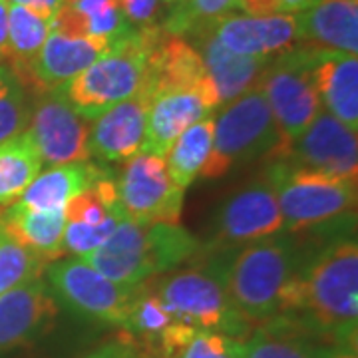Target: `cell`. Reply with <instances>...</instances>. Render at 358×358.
Masks as SVG:
<instances>
[{
  "label": "cell",
  "instance_id": "30bf717a",
  "mask_svg": "<svg viewBox=\"0 0 358 358\" xmlns=\"http://www.w3.org/2000/svg\"><path fill=\"white\" fill-rule=\"evenodd\" d=\"M117 203L124 217L141 227L179 223L185 192L169 179L166 157L140 152L124 164L115 179Z\"/></svg>",
  "mask_w": 358,
  "mask_h": 358
},
{
  "label": "cell",
  "instance_id": "ab89813d",
  "mask_svg": "<svg viewBox=\"0 0 358 358\" xmlns=\"http://www.w3.org/2000/svg\"><path fill=\"white\" fill-rule=\"evenodd\" d=\"M8 0H0V64L6 62L8 48Z\"/></svg>",
  "mask_w": 358,
  "mask_h": 358
},
{
  "label": "cell",
  "instance_id": "f1b7e54d",
  "mask_svg": "<svg viewBox=\"0 0 358 358\" xmlns=\"http://www.w3.org/2000/svg\"><path fill=\"white\" fill-rule=\"evenodd\" d=\"M231 13H237V0H179L169 6L162 28L167 34L187 38Z\"/></svg>",
  "mask_w": 358,
  "mask_h": 358
},
{
  "label": "cell",
  "instance_id": "b9f144b4",
  "mask_svg": "<svg viewBox=\"0 0 358 358\" xmlns=\"http://www.w3.org/2000/svg\"><path fill=\"white\" fill-rule=\"evenodd\" d=\"M176 2H179V0H164V4H167V6H171V4H176Z\"/></svg>",
  "mask_w": 358,
  "mask_h": 358
},
{
  "label": "cell",
  "instance_id": "d4e9b609",
  "mask_svg": "<svg viewBox=\"0 0 358 358\" xmlns=\"http://www.w3.org/2000/svg\"><path fill=\"white\" fill-rule=\"evenodd\" d=\"M52 32V20L42 18L38 14L30 13L22 6L10 4L8 6V48H6V62L16 78L22 82L30 92V68L34 58L38 56L40 48Z\"/></svg>",
  "mask_w": 358,
  "mask_h": 358
},
{
  "label": "cell",
  "instance_id": "7402d4cb",
  "mask_svg": "<svg viewBox=\"0 0 358 358\" xmlns=\"http://www.w3.org/2000/svg\"><path fill=\"white\" fill-rule=\"evenodd\" d=\"M2 223L18 243L46 263L60 259L64 253V209L40 211L14 203L6 207Z\"/></svg>",
  "mask_w": 358,
  "mask_h": 358
},
{
  "label": "cell",
  "instance_id": "f546056e",
  "mask_svg": "<svg viewBox=\"0 0 358 358\" xmlns=\"http://www.w3.org/2000/svg\"><path fill=\"white\" fill-rule=\"evenodd\" d=\"M62 6L82 16L88 28V38L114 44L134 30L120 10L117 0H64Z\"/></svg>",
  "mask_w": 358,
  "mask_h": 358
},
{
  "label": "cell",
  "instance_id": "83f0119b",
  "mask_svg": "<svg viewBox=\"0 0 358 358\" xmlns=\"http://www.w3.org/2000/svg\"><path fill=\"white\" fill-rule=\"evenodd\" d=\"M171 322H173V317L169 315L162 299L155 294L150 285H143L134 299L131 310L122 329H124V334H128L138 345L143 357V350H150L155 355V346Z\"/></svg>",
  "mask_w": 358,
  "mask_h": 358
},
{
  "label": "cell",
  "instance_id": "44dd1931",
  "mask_svg": "<svg viewBox=\"0 0 358 358\" xmlns=\"http://www.w3.org/2000/svg\"><path fill=\"white\" fill-rule=\"evenodd\" d=\"M294 18L301 44L357 56L358 0H319Z\"/></svg>",
  "mask_w": 358,
  "mask_h": 358
},
{
  "label": "cell",
  "instance_id": "d6986e66",
  "mask_svg": "<svg viewBox=\"0 0 358 358\" xmlns=\"http://www.w3.org/2000/svg\"><path fill=\"white\" fill-rule=\"evenodd\" d=\"M112 46L103 40L68 38L52 30L30 68V92L38 96L48 90L62 88Z\"/></svg>",
  "mask_w": 358,
  "mask_h": 358
},
{
  "label": "cell",
  "instance_id": "7c38bea8",
  "mask_svg": "<svg viewBox=\"0 0 358 358\" xmlns=\"http://www.w3.org/2000/svg\"><path fill=\"white\" fill-rule=\"evenodd\" d=\"M285 229L273 185L263 176L221 205L207 249H237Z\"/></svg>",
  "mask_w": 358,
  "mask_h": 358
},
{
  "label": "cell",
  "instance_id": "8d00e7d4",
  "mask_svg": "<svg viewBox=\"0 0 358 358\" xmlns=\"http://www.w3.org/2000/svg\"><path fill=\"white\" fill-rule=\"evenodd\" d=\"M320 358H358L357 334L329 341L327 345H322Z\"/></svg>",
  "mask_w": 358,
  "mask_h": 358
},
{
  "label": "cell",
  "instance_id": "cb8c5ba5",
  "mask_svg": "<svg viewBox=\"0 0 358 358\" xmlns=\"http://www.w3.org/2000/svg\"><path fill=\"white\" fill-rule=\"evenodd\" d=\"M319 338L293 317L277 315L243 341V358H320Z\"/></svg>",
  "mask_w": 358,
  "mask_h": 358
},
{
  "label": "cell",
  "instance_id": "ba28073f",
  "mask_svg": "<svg viewBox=\"0 0 358 358\" xmlns=\"http://www.w3.org/2000/svg\"><path fill=\"white\" fill-rule=\"evenodd\" d=\"M259 88L271 108L285 148L296 140L322 112L307 44L271 58Z\"/></svg>",
  "mask_w": 358,
  "mask_h": 358
},
{
  "label": "cell",
  "instance_id": "ac0fdd59",
  "mask_svg": "<svg viewBox=\"0 0 358 358\" xmlns=\"http://www.w3.org/2000/svg\"><path fill=\"white\" fill-rule=\"evenodd\" d=\"M310 48V68L320 103L346 128L358 129V58L355 54Z\"/></svg>",
  "mask_w": 358,
  "mask_h": 358
},
{
  "label": "cell",
  "instance_id": "d6a6232c",
  "mask_svg": "<svg viewBox=\"0 0 358 358\" xmlns=\"http://www.w3.org/2000/svg\"><path fill=\"white\" fill-rule=\"evenodd\" d=\"M169 358H243V341L199 329Z\"/></svg>",
  "mask_w": 358,
  "mask_h": 358
},
{
  "label": "cell",
  "instance_id": "f35d334b",
  "mask_svg": "<svg viewBox=\"0 0 358 358\" xmlns=\"http://www.w3.org/2000/svg\"><path fill=\"white\" fill-rule=\"evenodd\" d=\"M8 4H16V6H22L30 13L38 14L42 18H48L52 20L54 14L60 10V6L64 4V0H8Z\"/></svg>",
  "mask_w": 358,
  "mask_h": 358
},
{
  "label": "cell",
  "instance_id": "e575fe53",
  "mask_svg": "<svg viewBox=\"0 0 358 358\" xmlns=\"http://www.w3.org/2000/svg\"><path fill=\"white\" fill-rule=\"evenodd\" d=\"M117 2H120V10L131 28L154 26L157 10L164 4V0H117Z\"/></svg>",
  "mask_w": 358,
  "mask_h": 358
},
{
  "label": "cell",
  "instance_id": "603a6c76",
  "mask_svg": "<svg viewBox=\"0 0 358 358\" xmlns=\"http://www.w3.org/2000/svg\"><path fill=\"white\" fill-rule=\"evenodd\" d=\"M103 173H108V169L98 164H92L90 159L54 166L46 171H40L16 203L40 211L64 209L66 203L74 195L88 189Z\"/></svg>",
  "mask_w": 358,
  "mask_h": 358
},
{
  "label": "cell",
  "instance_id": "5bb4252c",
  "mask_svg": "<svg viewBox=\"0 0 358 358\" xmlns=\"http://www.w3.org/2000/svg\"><path fill=\"white\" fill-rule=\"evenodd\" d=\"M221 108L213 80L203 86L171 90L150 102L148 126L141 152L166 157L173 141L193 124Z\"/></svg>",
  "mask_w": 358,
  "mask_h": 358
},
{
  "label": "cell",
  "instance_id": "484cf974",
  "mask_svg": "<svg viewBox=\"0 0 358 358\" xmlns=\"http://www.w3.org/2000/svg\"><path fill=\"white\" fill-rule=\"evenodd\" d=\"M213 128H215V117L211 114L193 124L192 128L185 129L169 148L166 155L167 173L179 189L185 192L201 176V169L211 154Z\"/></svg>",
  "mask_w": 358,
  "mask_h": 358
},
{
  "label": "cell",
  "instance_id": "5b68a950",
  "mask_svg": "<svg viewBox=\"0 0 358 358\" xmlns=\"http://www.w3.org/2000/svg\"><path fill=\"white\" fill-rule=\"evenodd\" d=\"M265 178L273 185L282 225L291 233L355 217L357 179L320 173L287 159H273Z\"/></svg>",
  "mask_w": 358,
  "mask_h": 358
},
{
  "label": "cell",
  "instance_id": "d590c367",
  "mask_svg": "<svg viewBox=\"0 0 358 358\" xmlns=\"http://www.w3.org/2000/svg\"><path fill=\"white\" fill-rule=\"evenodd\" d=\"M84 358H143L138 345L129 338L128 334H120L114 341H108L96 350H92Z\"/></svg>",
  "mask_w": 358,
  "mask_h": 358
},
{
  "label": "cell",
  "instance_id": "3957f363",
  "mask_svg": "<svg viewBox=\"0 0 358 358\" xmlns=\"http://www.w3.org/2000/svg\"><path fill=\"white\" fill-rule=\"evenodd\" d=\"M201 245L179 223L141 227L124 217L106 243L80 259L110 281L141 287L157 273L171 271L197 255Z\"/></svg>",
  "mask_w": 358,
  "mask_h": 358
},
{
  "label": "cell",
  "instance_id": "9a60e30c",
  "mask_svg": "<svg viewBox=\"0 0 358 358\" xmlns=\"http://www.w3.org/2000/svg\"><path fill=\"white\" fill-rule=\"evenodd\" d=\"M207 28L221 46L251 58H275L301 46L294 14L251 16L231 13L213 20Z\"/></svg>",
  "mask_w": 358,
  "mask_h": 358
},
{
  "label": "cell",
  "instance_id": "e0dca14e",
  "mask_svg": "<svg viewBox=\"0 0 358 358\" xmlns=\"http://www.w3.org/2000/svg\"><path fill=\"white\" fill-rule=\"evenodd\" d=\"M150 114V100L136 94L126 102L103 112L90 126V155L108 164H126L129 157L140 154L145 138Z\"/></svg>",
  "mask_w": 358,
  "mask_h": 358
},
{
  "label": "cell",
  "instance_id": "6da1fadb",
  "mask_svg": "<svg viewBox=\"0 0 358 358\" xmlns=\"http://www.w3.org/2000/svg\"><path fill=\"white\" fill-rule=\"evenodd\" d=\"M279 315L293 317L320 338L357 334L358 243L355 235L334 237L313 253H301L285 287Z\"/></svg>",
  "mask_w": 358,
  "mask_h": 358
},
{
  "label": "cell",
  "instance_id": "60d3db41",
  "mask_svg": "<svg viewBox=\"0 0 358 358\" xmlns=\"http://www.w3.org/2000/svg\"><path fill=\"white\" fill-rule=\"evenodd\" d=\"M282 8L287 14H296L301 10H307L308 6L317 4L319 0H281Z\"/></svg>",
  "mask_w": 358,
  "mask_h": 358
},
{
  "label": "cell",
  "instance_id": "4dcf8cb0",
  "mask_svg": "<svg viewBox=\"0 0 358 358\" xmlns=\"http://www.w3.org/2000/svg\"><path fill=\"white\" fill-rule=\"evenodd\" d=\"M46 261L30 253L6 231L0 217V294L18 287L20 282L40 277L46 268Z\"/></svg>",
  "mask_w": 358,
  "mask_h": 358
},
{
  "label": "cell",
  "instance_id": "74e56055",
  "mask_svg": "<svg viewBox=\"0 0 358 358\" xmlns=\"http://www.w3.org/2000/svg\"><path fill=\"white\" fill-rule=\"evenodd\" d=\"M237 13L251 14V16L287 14L281 0H237Z\"/></svg>",
  "mask_w": 358,
  "mask_h": 358
},
{
  "label": "cell",
  "instance_id": "277c9868",
  "mask_svg": "<svg viewBox=\"0 0 358 358\" xmlns=\"http://www.w3.org/2000/svg\"><path fill=\"white\" fill-rule=\"evenodd\" d=\"M162 26L134 28L84 72L62 86L66 100L86 120H96L117 103L140 94L148 60Z\"/></svg>",
  "mask_w": 358,
  "mask_h": 358
},
{
  "label": "cell",
  "instance_id": "8992f818",
  "mask_svg": "<svg viewBox=\"0 0 358 358\" xmlns=\"http://www.w3.org/2000/svg\"><path fill=\"white\" fill-rule=\"evenodd\" d=\"M285 150L271 108L259 86L229 102L215 117L213 145L199 178L215 179L259 157L279 159Z\"/></svg>",
  "mask_w": 358,
  "mask_h": 358
},
{
  "label": "cell",
  "instance_id": "7a4b0ae2",
  "mask_svg": "<svg viewBox=\"0 0 358 358\" xmlns=\"http://www.w3.org/2000/svg\"><path fill=\"white\" fill-rule=\"evenodd\" d=\"M303 247L287 235H273L237 249H207L203 268L213 273L245 320L267 322L281 310L285 287L301 261ZM195 255V257H197Z\"/></svg>",
  "mask_w": 358,
  "mask_h": 358
},
{
  "label": "cell",
  "instance_id": "4316f807",
  "mask_svg": "<svg viewBox=\"0 0 358 358\" xmlns=\"http://www.w3.org/2000/svg\"><path fill=\"white\" fill-rule=\"evenodd\" d=\"M42 171V159L26 131L0 141V207L14 205Z\"/></svg>",
  "mask_w": 358,
  "mask_h": 358
},
{
  "label": "cell",
  "instance_id": "52a82bcc",
  "mask_svg": "<svg viewBox=\"0 0 358 358\" xmlns=\"http://www.w3.org/2000/svg\"><path fill=\"white\" fill-rule=\"evenodd\" d=\"M150 287L162 299L173 320L235 338L251 329V322L233 307L221 281L205 268L179 271Z\"/></svg>",
  "mask_w": 358,
  "mask_h": 358
},
{
  "label": "cell",
  "instance_id": "1f68e13d",
  "mask_svg": "<svg viewBox=\"0 0 358 358\" xmlns=\"http://www.w3.org/2000/svg\"><path fill=\"white\" fill-rule=\"evenodd\" d=\"M32 106L28 90L6 64H0V141L22 134L30 122Z\"/></svg>",
  "mask_w": 358,
  "mask_h": 358
},
{
  "label": "cell",
  "instance_id": "8fae6325",
  "mask_svg": "<svg viewBox=\"0 0 358 358\" xmlns=\"http://www.w3.org/2000/svg\"><path fill=\"white\" fill-rule=\"evenodd\" d=\"M26 136L34 143L42 164L50 167L88 162L90 124L66 100L60 88L36 96Z\"/></svg>",
  "mask_w": 358,
  "mask_h": 358
},
{
  "label": "cell",
  "instance_id": "836d02e7",
  "mask_svg": "<svg viewBox=\"0 0 358 358\" xmlns=\"http://www.w3.org/2000/svg\"><path fill=\"white\" fill-rule=\"evenodd\" d=\"M122 219L124 217H112L102 225H84V223L66 221L64 251H70L78 257L96 251L100 245L108 241V237L114 233Z\"/></svg>",
  "mask_w": 358,
  "mask_h": 358
},
{
  "label": "cell",
  "instance_id": "2e32d148",
  "mask_svg": "<svg viewBox=\"0 0 358 358\" xmlns=\"http://www.w3.org/2000/svg\"><path fill=\"white\" fill-rule=\"evenodd\" d=\"M58 313L60 305L42 275L0 294V352L48 333Z\"/></svg>",
  "mask_w": 358,
  "mask_h": 358
},
{
  "label": "cell",
  "instance_id": "4fadbf2b",
  "mask_svg": "<svg viewBox=\"0 0 358 358\" xmlns=\"http://www.w3.org/2000/svg\"><path fill=\"white\" fill-rule=\"evenodd\" d=\"M279 159L320 173L357 179V131L348 129L329 112H320L296 140H293Z\"/></svg>",
  "mask_w": 358,
  "mask_h": 358
},
{
  "label": "cell",
  "instance_id": "9c48e42d",
  "mask_svg": "<svg viewBox=\"0 0 358 358\" xmlns=\"http://www.w3.org/2000/svg\"><path fill=\"white\" fill-rule=\"evenodd\" d=\"M44 281L58 305L82 319L110 327H124L134 299L141 287H124L106 279L80 257L52 261L44 268Z\"/></svg>",
  "mask_w": 358,
  "mask_h": 358
},
{
  "label": "cell",
  "instance_id": "ffe728a7",
  "mask_svg": "<svg viewBox=\"0 0 358 358\" xmlns=\"http://www.w3.org/2000/svg\"><path fill=\"white\" fill-rule=\"evenodd\" d=\"M185 40L199 52L205 70L217 88L221 106H227L245 92L259 86L261 76L271 62V58H251L227 50L215 40L207 26Z\"/></svg>",
  "mask_w": 358,
  "mask_h": 358
}]
</instances>
